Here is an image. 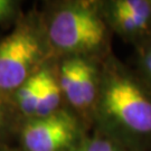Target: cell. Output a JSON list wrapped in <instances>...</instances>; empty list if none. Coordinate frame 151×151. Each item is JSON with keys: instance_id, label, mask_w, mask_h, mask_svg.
Segmentation results:
<instances>
[{"instance_id": "11", "label": "cell", "mask_w": 151, "mask_h": 151, "mask_svg": "<svg viewBox=\"0 0 151 151\" xmlns=\"http://www.w3.org/2000/svg\"><path fill=\"white\" fill-rule=\"evenodd\" d=\"M132 67L141 78L151 86V38L134 48V65Z\"/></svg>"}, {"instance_id": "6", "label": "cell", "mask_w": 151, "mask_h": 151, "mask_svg": "<svg viewBox=\"0 0 151 151\" xmlns=\"http://www.w3.org/2000/svg\"><path fill=\"white\" fill-rule=\"evenodd\" d=\"M112 35L137 48L151 38V0H99Z\"/></svg>"}, {"instance_id": "10", "label": "cell", "mask_w": 151, "mask_h": 151, "mask_svg": "<svg viewBox=\"0 0 151 151\" xmlns=\"http://www.w3.org/2000/svg\"><path fill=\"white\" fill-rule=\"evenodd\" d=\"M18 121L9 102L0 97V143H6L10 139H15Z\"/></svg>"}, {"instance_id": "3", "label": "cell", "mask_w": 151, "mask_h": 151, "mask_svg": "<svg viewBox=\"0 0 151 151\" xmlns=\"http://www.w3.org/2000/svg\"><path fill=\"white\" fill-rule=\"evenodd\" d=\"M56 58L49 46L39 10L24 12L0 38V97L8 99L22 83Z\"/></svg>"}, {"instance_id": "13", "label": "cell", "mask_w": 151, "mask_h": 151, "mask_svg": "<svg viewBox=\"0 0 151 151\" xmlns=\"http://www.w3.org/2000/svg\"><path fill=\"white\" fill-rule=\"evenodd\" d=\"M0 151H22L17 146L10 145V142L0 143Z\"/></svg>"}, {"instance_id": "5", "label": "cell", "mask_w": 151, "mask_h": 151, "mask_svg": "<svg viewBox=\"0 0 151 151\" xmlns=\"http://www.w3.org/2000/svg\"><path fill=\"white\" fill-rule=\"evenodd\" d=\"M103 60L83 56H64L55 60L64 105L93 128Z\"/></svg>"}, {"instance_id": "2", "label": "cell", "mask_w": 151, "mask_h": 151, "mask_svg": "<svg viewBox=\"0 0 151 151\" xmlns=\"http://www.w3.org/2000/svg\"><path fill=\"white\" fill-rule=\"evenodd\" d=\"M54 56H83L103 60L112 53V32L99 0H57L39 10Z\"/></svg>"}, {"instance_id": "9", "label": "cell", "mask_w": 151, "mask_h": 151, "mask_svg": "<svg viewBox=\"0 0 151 151\" xmlns=\"http://www.w3.org/2000/svg\"><path fill=\"white\" fill-rule=\"evenodd\" d=\"M74 151H127L123 147L116 143L106 135L102 134L96 130H91V132L83 140L80 146Z\"/></svg>"}, {"instance_id": "7", "label": "cell", "mask_w": 151, "mask_h": 151, "mask_svg": "<svg viewBox=\"0 0 151 151\" xmlns=\"http://www.w3.org/2000/svg\"><path fill=\"white\" fill-rule=\"evenodd\" d=\"M43 67L35 75L22 83L8 99L18 124L24 120L35 118L37 114L43 84Z\"/></svg>"}, {"instance_id": "4", "label": "cell", "mask_w": 151, "mask_h": 151, "mask_svg": "<svg viewBox=\"0 0 151 151\" xmlns=\"http://www.w3.org/2000/svg\"><path fill=\"white\" fill-rule=\"evenodd\" d=\"M91 130L78 115L64 108L46 116L22 121L15 140L22 151H74Z\"/></svg>"}, {"instance_id": "8", "label": "cell", "mask_w": 151, "mask_h": 151, "mask_svg": "<svg viewBox=\"0 0 151 151\" xmlns=\"http://www.w3.org/2000/svg\"><path fill=\"white\" fill-rule=\"evenodd\" d=\"M55 60L56 58L50 60L43 67L42 92H40L37 114L35 118L46 116L65 108L62 91H60L57 75H56Z\"/></svg>"}, {"instance_id": "12", "label": "cell", "mask_w": 151, "mask_h": 151, "mask_svg": "<svg viewBox=\"0 0 151 151\" xmlns=\"http://www.w3.org/2000/svg\"><path fill=\"white\" fill-rule=\"evenodd\" d=\"M22 2L19 0H0V25H10L22 16Z\"/></svg>"}, {"instance_id": "1", "label": "cell", "mask_w": 151, "mask_h": 151, "mask_svg": "<svg viewBox=\"0 0 151 151\" xmlns=\"http://www.w3.org/2000/svg\"><path fill=\"white\" fill-rule=\"evenodd\" d=\"M92 129L127 151H151V86L113 53L102 62Z\"/></svg>"}]
</instances>
